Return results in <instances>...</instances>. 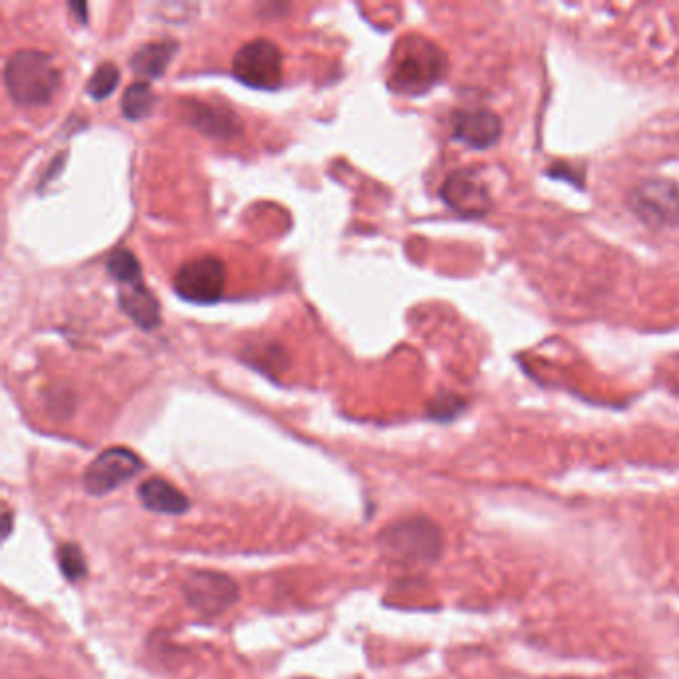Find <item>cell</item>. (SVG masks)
<instances>
[{"label": "cell", "instance_id": "ba28073f", "mask_svg": "<svg viewBox=\"0 0 679 679\" xmlns=\"http://www.w3.org/2000/svg\"><path fill=\"white\" fill-rule=\"evenodd\" d=\"M632 210L652 226H671L679 217V188L674 181L647 180L632 193Z\"/></svg>", "mask_w": 679, "mask_h": 679}, {"label": "cell", "instance_id": "9c48e42d", "mask_svg": "<svg viewBox=\"0 0 679 679\" xmlns=\"http://www.w3.org/2000/svg\"><path fill=\"white\" fill-rule=\"evenodd\" d=\"M441 195L444 204L466 217L485 215L490 207L487 183L470 170L456 171L449 176V180L442 186Z\"/></svg>", "mask_w": 679, "mask_h": 679}, {"label": "cell", "instance_id": "6da1fadb", "mask_svg": "<svg viewBox=\"0 0 679 679\" xmlns=\"http://www.w3.org/2000/svg\"><path fill=\"white\" fill-rule=\"evenodd\" d=\"M4 82L12 100L21 106L50 103L60 88V70L40 50H16L7 60Z\"/></svg>", "mask_w": 679, "mask_h": 679}, {"label": "cell", "instance_id": "277c9868", "mask_svg": "<svg viewBox=\"0 0 679 679\" xmlns=\"http://www.w3.org/2000/svg\"><path fill=\"white\" fill-rule=\"evenodd\" d=\"M231 70L234 76L246 86L273 91L284 79V57L275 43L267 38H258L239 48Z\"/></svg>", "mask_w": 679, "mask_h": 679}, {"label": "cell", "instance_id": "8992f818", "mask_svg": "<svg viewBox=\"0 0 679 679\" xmlns=\"http://www.w3.org/2000/svg\"><path fill=\"white\" fill-rule=\"evenodd\" d=\"M142 468H144V463L134 451L124 449V446H114V449H106L92 461L84 473L82 483H84L86 492H91L94 497H103L122 487Z\"/></svg>", "mask_w": 679, "mask_h": 679}, {"label": "cell", "instance_id": "5b68a950", "mask_svg": "<svg viewBox=\"0 0 679 679\" xmlns=\"http://www.w3.org/2000/svg\"><path fill=\"white\" fill-rule=\"evenodd\" d=\"M174 289L192 303H215L226 289V265L214 255L183 263L174 277Z\"/></svg>", "mask_w": 679, "mask_h": 679}, {"label": "cell", "instance_id": "7a4b0ae2", "mask_svg": "<svg viewBox=\"0 0 679 679\" xmlns=\"http://www.w3.org/2000/svg\"><path fill=\"white\" fill-rule=\"evenodd\" d=\"M446 69L441 50L420 36H408L396 45L391 84L405 94H420L434 86Z\"/></svg>", "mask_w": 679, "mask_h": 679}, {"label": "cell", "instance_id": "30bf717a", "mask_svg": "<svg viewBox=\"0 0 679 679\" xmlns=\"http://www.w3.org/2000/svg\"><path fill=\"white\" fill-rule=\"evenodd\" d=\"M502 134L499 116L488 110H461L453 116L454 140L466 146L488 147Z\"/></svg>", "mask_w": 679, "mask_h": 679}, {"label": "cell", "instance_id": "5bb4252c", "mask_svg": "<svg viewBox=\"0 0 679 679\" xmlns=\"http://www.w3.org/2000/svg\"><path fill=\"white\" fill-rule=\"evenodd\" d=\"M190 120L198 126L200 130H204L207 134L215 136H231L234 132H238V120L231 114H222L215 108L204 106V104H190Z\"/></svg>", "mask_w": 679, "mask_h": 679}, {"label": "cell", "instance_id": "8fae6325", "mask_svg": "<svg viewBox=\"0 0 679 679\" xmlns=\"http://www.w3.org/2000/svg\"><path fill=\"white\" fill-rule=\"evenodd\" d=\"M138 499L152 512L180 516L190 509V500L181 492L180 488L174 487L166 478L152 476L138 487Z\"/></svg>", "mask_w": 679, "mask_h": 679}, {"label": "cell", "instance_id": "4fadbf2b", "mask_svg": "<svg viewBox=\"0 0 679 679\" xmlns=\"http://www.w3.org/2000/svg\"><path fill=\"white\" fill-rule=\"evenodd\" d=\"M176 50H178L176 43H168V40L152 43V45L142 46L130 60V64L142 79H159L168 69Z\"/></svg>", "mask_w": 679, "mask_h": 679}, {"label": "cell", "instance_id": "7c38bea8", "mask_svg": "<svg viewBox=\"0 0 679 679\" xmlns=\"http://www.w3.org/2000/svg\"><path fill=\"white\" fill-rule=\"evenodd\" d=\"M120 307L138 327L156 329L159 325V303L144 282L136 285H124L120 289Z\"/></svg>", "mask_w": 679, "mask_h": 679}, {"label": "cell", "instance_id": "2e32d148", "mask_svg": "<svg viewBox=\"0 0 679 679\" xmlns=\"http://www.w3.org/2000/svg\"><path fill=\"white\" fill-rule=\"evenodd\" d=\"M106 267H108V273L122 287L124 285L142 284L140 261L136 260V255L130 250H114L110 253V258H108Z\"/></svg>", "mask_w": 679, "mask_h": 679}, {"label": "cell", "instance_id": "9a60e30c", "mask_svg": "<svg viewBox=\"0 0 679 679\" xmlns=\"http://www.w3.org/2000/svg\"><path fill=\"white\" fill-rule=\"evenodd\" d=\"M154 104H156V96H154L152 86L144 80H140L124 92L120 106H122V112L128 120H142V118L150 116Z\"/></svg>", "mask_w": 679, "mask_h": 679}, {"label": "cell", "instance_id": "ac0fdd59", "mask_svg": "<svg viewBox=\"0 0 679 679\" xmlns=\"http://www.w3.org/2000/svg\"><path fill=\"white\" fill-rule=\"evenodd\" d=\"M58 567L62 570V574L69 577L70 582L82 580L88 572L86 556L76 544H64L58 548Z\"/></svg>", "mask_w": 679, "mask_h": 679}, {"label": "cell", "instance_id": "52a82bcc", "mask_svg": "<svg viewBox=\"0 0 679 679\" xmlns=\"http://www.w3.org/2000/svg\"><path fill=\"white\" fill-rule=\"evenodd\" d=\"M238 586L231 577L219 572L200 570L183 584V596L193 610L204 616H219L238 601Z\"/></svg>", "mask_w": 679, "mask_h": 679}, {"label": "cell", "instance_id": "e0dca14e", "mask_svg": "<svg viewBox=\"0 0 679 679\" xmlns=\"http://www.w3.org/2000/svg\"><path fill=\"white\" fill-rule=\"evenodd\" d=\"M120 84V70L114 62H103L92 74L86 91L94 100H106Z\"/></svg>", "mask_w": 679, "mask_h": 679}, {"label": "cell", "instance_id": "3957f363", "mask_svg": "<svg viewBox=\"0 0 679 679\" xmlns=\"http://www.w3.org/2000/svg\"><path fill=\"white\" fill-rule=\"evenodd\" d=\"M381 544L389 555L407 562H432L442 550V534L427 519L395 522L381 533Z\"/></svg>", "mask_w": 679, "mask_h": 679}]
</instances>
